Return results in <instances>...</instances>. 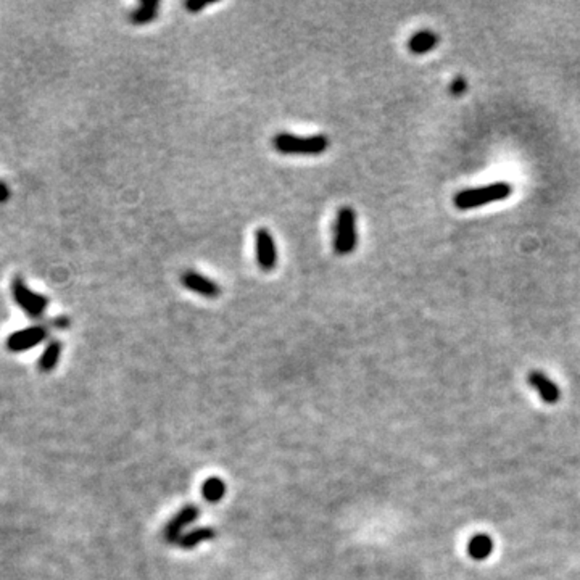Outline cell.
Returning a JSON list of instances; mask_svg holds the SVG:
<instances>
[{"label": "cell", "instance_id": "cell-1", "mask_svg": "<svg viewBox=\"0 0 580 580\" xmlns=\"http://www.w3.org/2000/svg\"><path fill=\"white\" fill-rule=\"evenodd\" d=\"M513 192L511 184L498 181L493 184H488V186L482 187H474V189H466V191H459L454 195L453 203L458 210H472L479 208L482 205L500 202V200L508 198Z\"/></svg>", "mask_w": 580, "mask_h": 580}, {"label": "cell", "instance_id": "cell-2", "mask_svg": "<svg viewBox=\"0 0 580 580\" xmlns=\"http://www.w3.org/2000/svg\"><path fill=\"white\" fill-rule=\"evenodd\" d=\"M67 329L69 327V319L68 318H57L53 321H49L47 324H36V326L22 329V331H17L10 334L7 342V350L13 353H22L28 352L36 347V345L42 343L50 336V329Z\"/></svg>", "mask_w": 580, "mask_h": 580}, {"label": "cell", "instance_id": "cell-3", "mask_svg": "<svg viewBox=\"0 0 580 580\" xmlns=\"http://www.w3.org/2000/svg\"><path fill=\"white\" fill-rule=\"evenodd\" d=\"M329 137L324 134L303 137L290 133H279L273 139L274 148L284 155H321L329 148Z\"/></svg>", "mask_w": 580, "mask_h": 580}, {"label": "cell", "instance_id": "cell-4", "mask_svg": "<svg viewBox=\"0 0 580 580\" xmlns=\"http://www.w3.org/2000/svg\"><path fill=\"white\" fill-rule=\"evenodd\" d=\"M358 245L357 232V213L352 207H342L337 212L336 224H334V252L340 257L355 252Z\"/></svg>", "mask_w": 580, "mask_h": 580}, {"label": "cell", "instance_id": "cell-5", "mask_svg": "<svg viewBox=\"0 0 580 580\" xmlns=\"http://www.w3.org/2000/svg\"><path fill=\"white\" fill-rule=\"evenodd\" d=\"M12 295L15 303L31 319H41L49 307V298L46 295L29 289L22 276H15L12 279Z\"/></svg>", "mask_w": 580, "mask_h": 580}, {"label": "cell", "instance_id": "cell-6", "mask_svg": "<svg viewBox=\"0 0 580 580\" xmlns=\"http://www.w3.org/2000/svg\"><path fill=\"white\" fill-rule=\"evenodd\" d=\"M255 255L257 263L263 271H273L278 266V247L273 234L266 228H259L255 232Z\"/></svg>", "mask_w": 580, "mask_h": 580}, {"label": "cell", "instance_id": "cell-7", "mask_svg": "<svg viewBox=\"0 0 580 580\" xmlns=\"http://www.w3.org/2000/svg\"><path fill=\"white\" fill-rule=\"evenodd\" d=\"M181 284L187 290L202 295L205 298H218L223 292L218 282L203 276V274L194 271V269H186V271L181 274Z\"/></svg>", "mask_w": 580, "mask_h": 580}, {"label": "cell", "instance_id": "cell-8", "mask_svg": "<svg viewBox=\"0 0 580 580\" xmlns=\"http://www.w3.org/2000/svg\"><path fill=\"white\" fill-rule=\"evenodd\" d=\"M198 514H200V509L197 506H194V504H187V506H184L181 511H179L176 516H174L171 521L167 524V529H164V538H167V542L179 543V540L182 538L184 527L194 522L195 519L198 518Z\"/></svg>", "mask_w": 580, "mask_h": 580}, {"label": "cell", "instance_id": "cell-9", "mask_svg": "<svg viewBox=\"0 0 580 580\" xmlns=\"http://www.w3.org/2000/svg\"><path fill=\"white\" fill-rule=\"evenodd\" d=\"M527 382L535 392L540 395V398L543 400L545 403L554 404L559 402L561 398V390H559L558 384L553 382L547 374L542 371H531L527 376Z\"/></svg>", "mask_w": 580, "mask_h": 580}, {"label": "cell", "instance_id": "cell-10", "mask_svg": "<svg viewBox=\"0 0 580 580\" xmlns=\"http://www.w3.org/2000/svg\"><path fill=\"white\" fill-rule=\"evenodd\" d=\"M158 12V0H142V2L137 5V8H134L133 12L129 13V22L133 24H137V26H142V24H147L153 22V19H157Z\"/></svg>", "mask_w": 580, "mask_h": 580}, {"label": "cell", "instance_id": "cell-11", "mask_svg": "<svg viewBox=\"0 0 580 580\" xmlns=\"http://www.w3.org/2000/svg\"><path fill=\"white\" fill-rule=\"evenodd\" d=\"M438 36L434 31H429V29H424V31H418L413 34L408 41V50L414 55H423L431 52V50L438 44Z\"/></svg>", "mask_w": 580, "mask_h": 580}, {"label": "cell", "instance_id": "cell-12", "mask_svg": "<svg viewBox=\"0 0 580 580\" xmlns=\"http://www.w3.org/2000/svg\"><path fill=\"white\" fill-rule=\"evenodd\" d=\"M493 552V540L487 534H477L469 540L468 554L476 561H484Z\"/></svg>", "mask_w": 580, "mask_h": 580}, {"label": "cell", "instance_id": "cell-13", "mask_svg": "<svg viewBox=\"0 0 580 580\" xmlns=\"http://www.w3.org/2000/svg\"><path fill=\"white\" fill-rule=\"evenodd\" d=\"M62 348H63V345H62V342H60V340H50V342L47 343V347L44 348L41 358H39V361H37L39 371H41V373L53 371V369L57 368V364H58L60 355H62Z\"/></svg>", "mask_w": 580, "mask_h": 580}, {"label": "cell", "instance_id": "cell-14", "mask_svg": "<svg viewBox=\"0 0 580 580\" xmlns=\"http://www.w3.org/2000/svg\"><path fill=\"white\" fill-rule=\"evenodd\" d=\"M214 537H216V531H214L213 527H197L189 534L182 535V538L179 540L178 545L184 549H191L202 542H207V540H212Z\"/></svg>", "mask_w": 580, "mask_h": 580}, {"label": "cell", "instance_id": "cell-15", "mask_svg": "<svg viewBox=\"0 0 580 580\" xmlns=\"http://www.w3.org/2000/svg\"><path fill=\"white\" fill-rule=\"evenodd\" d=\"M224 493H226V484H224L223 479L216 476L207 479L202 485V497L207 500L208 503H218L224 498Z\"/></svg>", "mask_w": 580, "mask_h": 580}, {"label": "cell", "instance_id": "cell-16", "mask_svg": "<svg viewBox=\"0 0 580 580\" xmlns=\"http://www.w3.org/2000/svg\"><path fill=\"white\" fill-rule=\"evenodd\" d=\"M466 87H468L466 79H464L463 76H458V78L453 79L448 89H450V94H452V96L459 97V96H463L464 92H466Z\"/></svg>", "mask_w": 580, "mask_h": 580}, {"label": "cell", "instance_id": "cell-17", "mask_svg": "<svg viewBox=\"0 0 580 580\" xmlns=\"http://www.w3.org/2000/svg\"><path fill=\"white\" fill-rule=\"evenodd\" d=\"M208 5H210L208 2H195V0H187V2H186V8L191 13H198L200 10L207 8Z\"/></svg>", "mask_w": 580, "mask_h": 580}, {"label": "cell", "instance_id": "cell-18", "mask_svg": "<svg viewBox=\"0 0 580 580\" xmlns=\"http://www.w3.org/2000/svg\"><path fill=\"white\" fill-rule=\"evenodd\" d=\"M10 195H12L10 194V187L3 181H0V203L8 202Z\"/></svg>", "mask_w": 580, "mask_h": 580}]
</instances>
